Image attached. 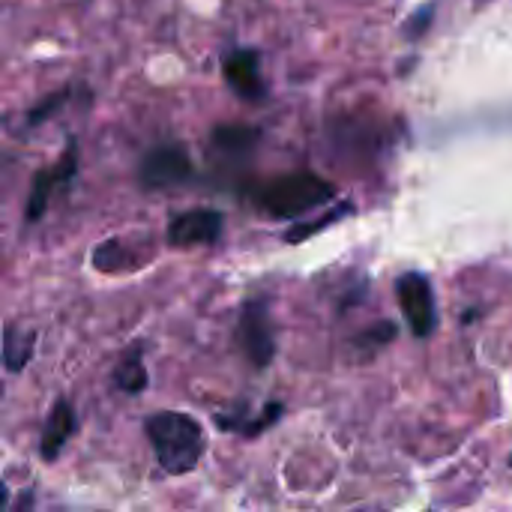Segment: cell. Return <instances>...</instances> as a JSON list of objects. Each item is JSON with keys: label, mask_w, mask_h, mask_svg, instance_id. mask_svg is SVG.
I'll return each mask as SVG.
<instances>
[{"label": "cell", "mask_w": 512, "mask_h": 512, "mask_svg": "<svg viewBox=\"0 0 512 512\" xmlns=\"http://www.w3.org/2000/svg\"><path fill=\"white\" fill-rule=\"evenodd\" d=\"M147 435L165 474L183 477L198 468L204 456V432L189 414L159 411L147 420Z\"/></svg>", "instance_id": "cell-1"}, {"label": "cell", "mask_w": 512, "mask_h": 512, "mask_svg": "<svg viewBox=\"0 0 512 512\" xmlns=\"http://www.w3.org/2000/svg\"><path fill=\"white\" fill-rule=\"evenodd\" d=\"M333 195H336L333 183H327L312 171H297L267 183L258 192V207L276 219H297L315 207H324L327 201H333Z\"/></svg>", "instance_id": "cell-2"}, {"label": "cell", "mask_w": 512, "mask_h": 512, "mask_svg": "<svg viewBox=\"0 0 512 512\" xmlns=\"http://www.w3.org/2000/svg\"><path fill=\"white\" fill-rule=\"evenodd\" d=\"M396 297H399V306L411 333L417 339H429L438 327V309H435V294H432L429 279L417 270L402 273L396 282Z\"/></svg>", "instance_id": "cell-3"}, {"label": "cell", "mask_w": 512, "mask_h": 512, "mask_svg": "<svg viewBox=\"0 0 512 512\" xmlns=\"http://www.w3.org/2000/svg\"><path fill=\"white\" fill-rule=\"evenodd\" d=\"M237 342L249 363L255 369H267L276 357V339H273V324H270V309L267 300H249L240 312L237 324Z\"/></svg>", "instance_id": "cell-4"}, {"label": "cell", "mask_w": 512, "mask_h": 512, "mask_svg": "<svg viewBox=\"0 0 512 512\" xmlns=\"http://www.w3.org/2000/svg\"><path fill=\"white\" fill-rule=\"evenodd\" d=\"M192 177V159L180 144H162L150 150L141 162V183L147 189L180 186Z\"/></svg>", "instance_id": "cell-5"}, {"label": "cell", "mask_w": 512, "mask_h": 512, "mask_svg": "<svg viewBox=\"0 0 512 512\" xmlns=\"http://www.w3.org/2000/svg\"><path fill=\"white\" fill-rule=\"evenodd\" d=\"M75 165H78V144L69 141L66 150H63V156H60V162L36 174L33 189H30V198H27V219H30V222H39L42 213L48 210L51 198H54L57 192H63V189L72 183Z\"/></svg>", "instance_id": "cell-6"}, {"label": "cell", "mask_w": 512, "mask_h": 512, "mask_svg": "<svg viewBox=\"0 0 512 512\" xmlns=\"http://www.w3.org/2000/svg\"><path fill=\"white\" fill-rule=\"evenodd\" d=\"M222 234V213L219 210H189L171 219L168 225V243L177 249H189V246H210L216 243Z\"/></svg>", "instance_id": "cell-7"}, {"label": "cell", "mask_w": 512, "mask_h": 512, "mask_svg": "<svg viewBox=\"0 0 512 512\" xmlns=\"http://www.w3.org/2000/svg\"><path fill=\"white\" fill-rule=\"evenodd\" d=\"M225 81L243 99H252V102L264 99V81L258 72V54L255 51H234L225 60Z\"/></svg>", "instance_id": "cell-8"}, {"label": "cell", "mask_w": 512, "mask_h": 512, "mask_svg": "<svg viewBox=\"0 0 512 512\" xmlns=\"http://www.w3.org/2000/svg\"><path fill=\"white\" fill-rule=\"evenodd\" d=\"M75 429H78L75 408L66 399L54 402V408L48 414V423H45V432H42V450H39L42 459L45 462H54L63 453V447H66V441L72 438Z\"/></svg>", "instance_id": "cell-9"}, {"label": "cell", "mask_w": 512, "mask_h": 512, "mask_svg": "<svg viewBox=\"0 0 512 512\" xmlns=\"http://www.w3.org/2000/svg\"><path fill=\"white\" fill-rule=\"evenodd\" d=\"M141 264V255L132 252L129 243L123 240H105L93 249V267L102 273H126Z\"/></svg>", "instance_id": "cell-10"}, {"label": "cell", "mask_w": 512, "mask_h": 512, "mask_svg": "<svg viewBox=\"0 0 512 512\" xmlns=\"http://www.w3.org/2000/svg\"><path fill=\"white\" fill-rule=\"evenodd\" d=\"M33 345H36V333L33 330L6 324V330H3V363H6V369L9 372H21L30 363V357H33Z\"/></svg>", "instance_id": "cell-11"}, {"label": "cell", "mask_w": 512, "mask_h": 512, "mask_svg": "<svg viewBox=\"0 0 512 512\" xmlns=\"http://www.w3.org/2000/svg\"><path fill=\"white\" fill-rule=\"evenodd\" d=\"M255 141H258V129H249V126H216L213 129V147L222 153H231V156L252 150Z\"/></svg>", "instance_id": "cell-12"}, {"label": "cell", "mask_w": 512, "mask_h": 512, "mask_svg": "<svg viewBox=\"0 0 512 512\" xmlns=\"http://www.w3.org/2000/svg\"><path fill=\"white\" fill-rule=\"evenodd\" d=\"M114 384L126 393H141L147 387V372H144V363H141V345H135L117 366L114 372Z\"/></svg>", "instance_id": "cell-13"}, {"label": "cell", "mask_w": 512, "mask_h": 512, "mask_svg": "<svg viewBox=\"0 0 512 512\" xmlns=\"http://www.w3.org/2000/svg\"><path fill=\"white\" fill-rule=\"evenodd\" d=\"M351 210H354L351 204H339V207H333L327 216H321V219H312V222H303V225L291 228V231H288V243H300V240H306V237H312V234L324 231L327 225L339 222V219H342V216H348Z\"/></svg>", "instance_id": "cell-14"}, {"label": "cell", "mask_w": 512, "mask_h": 512, "mask_svg": "<svg viewBox=\"0 0 512 512\" xmlns=\"http://www.w3.org/2000/svg\"><path fill=\"white\" fill-rule=\"evenodd\" d=\"M393 339H396V324L393 321H378L372 330H363L354 339V348H360V351H378V348L390 345Z\"/></svg>", "instance_id": "cell-15"}, {"label": "cell", "mask_w": 512, "mask_h": 512, "mask_svg": "<svg viewBox=\"0 0 512 512\" xmlns=\"http://www.w3.org/2000/svg\"><path fill=\"white\" fill-rule=\"evenodd\" d=\"M435 18V3H429V6H423V12H417L414 18H411V24L405 27V33L411 36V39H417L420 33H426L429 30V21Z\"/></svg>", "instance_id": "cell-16"}, {"label": "cell", "mask_w": 512, "mask_h": 512, "mask_svg": "<svg viewBox=\"0 0 512 512\" xmlns=\"http://www.w3.org/2000/svg\"><path fill=\"white\" fill-rule=\"evenodd\" d=\"M66 96H69V90H63V93H54L51 99H45L39 108H33V111H30V123H39V120H45V117H48V114H51L57 105H63V102H66Z\"/></svg>", "instance_id": "cell-17"}, {"label": "cell", "mask_w": 512, "mask_h": 512, "mask_svg": "<svg viewBox=\"0 0 512 512\" xmlns=\"http://www.w3.org/2000/svg\"><path fill=\"white\" fill-rule=\"evenodd\" d=\"M33 504H36V495L27 489V492H21V498L15 501V507H12V512H33Z\"/></svg>", "instance_id": "cell-18"}, {"label": "cell", "mask_w": 512, "mask_h": 512, "mask_svg": "<svg viewBox=\"0 0 512 512\" xmlns=\"http://www.w3.org/2000/svg\"><path fill=\"white\" fill-rule=\"evenodd\" d=\"M6 501H9V489H6V483H0V512L6 510Z\"/></svg>", "instance_id": "cell-19"}, {"label": "cell", "mask_w": 512, "mask_h": 512, "mask_svg": "<svg viewBox=\"0 0 512 512\" xmlns=\"http://www.w3.org/2000/svg\"><path fill=\"white\" fill-rule=\"evenodd\" d=\"M510 468H512V456H510Z\"/></svg>", "instance_id": "cell-20"}]
</instances>
